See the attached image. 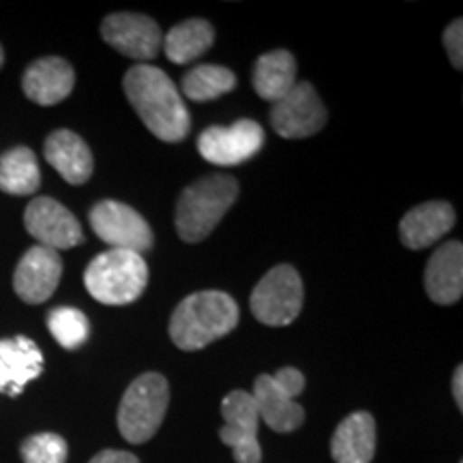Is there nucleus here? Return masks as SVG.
Segmentation results:
<instances>
[{"mask_svg":"<svg viewBox=\"0 0 463 463\" xmlns=\"http://www.w3.org/2000/svg\"><path fill=\"white\" fill-rule=\"evenodd\" d=\"M101 34L108 45L136 61H153L164 43L157 22L142 14L108 15L101 24Z\"/></svg>","mask_w":463,"mask_h":463,"instance_id":"12","label":"nucleus"},{"mask_svg":"<svg viewBox=\"0 0 463 463\" xmlns=\"http://www.w3.org/2000/svg\"><path fill=\"white\" fill-rule=\"evenodd\" d=\"M170 403V386L161 373H144L125 391L118 405V430L131 444L148 442L159 431Z\"/></svg>","mask_w":463,"mask_h":463,"instance_id":"5","label":"nucleus"},{"mask_svg":"<svg viewBox=\"0 0 463 463\" xmlns=\"http://www.w3.org/2000/svg\"><path fill=\"white\" fill-rule=\"evenodd\" d=\"M251 397L258 405L260 420H264L273 431L289 433L303 425V405L297 403V397L283 389L273 375H260L253 384Z\"/></svg>","mask_w":463,"mask_h":463,"instance_id":"16","label":"nucleus"},{"mask_svg":"<svg viewBox=\"0 0 463 463\" xmlns=\"http://www.w3.org/2000/svg\"><path fill=\"white\" fill-rule=\"evenodd\" d=\"M223 427L219 430V438L225 447L232 449L236 463H260L262 449L258 442L260 414L251 392L232 391L222 403Z\"/></svg>","mask_w":463,"mask_h":463,"instance_id":"9","label":"nucleus"},{"mask_svg":"<svg viewBox=\"0 0 463 463\" xmlns=\"http://www.w3.org/2000/svg\"><path fill=\"white\" fill-rule=\"evenodd\" d=\"M67 442L56 433H37L22 444L24 463H67Z\"/></svg>","mask_w":463,"mask_h":463,"instance_id":"26","label":"nucleus"},{"mask_svg":"<svg viewBox=\"0 0 463 463\" xmlns=\"http://www.w3.org/2000/svg\"><path fill=\"white\" fill-rule=\"evenodd\" d=\"M239 198L236 178L215 174L183 191L176 204V232L184 242L204 241Z\"/></svg>","mask_w":463,"mask_h":463,"instance_id":"3","label":"nucleus"},{"mask_svg":"<svg viewBox=\"0 0 463 463\" xmlns=\"http://www.w3.org/2000/svg\"><path fill=\"white\" fill-rule=\"evenodd\" d=\"M148 283V266L140 253L108 249L86 266L84 286L103 305H129L142 297Z\"/></svg>","mask_w":463,"mask_h":463,"instance_id":"4","label":"nucleus"},{"mask_svg":"<svg viewBox=\"0 0 463 463\" xmlns=\"http://www.w3.org/2000/svg\"><path fill=\"white\" fill-rule=\"evenodd\" d=\"M305 289L297 269L279 264L266 273L251 292V314L266 326H288L303 309Z\"/></svg>","mask_w":463,"mask_h":463,"instance_id":"6","label":"nucleus"},{"mask_svg":"<svg viewBox=\"0 0 463 463\" xmlns=\"http://www.w3.org/2000/svg\"><path fill=\"white\" fill-rule=\"evenodd\" d=\"M125 95L142 123L164 142H181L191 129V116L181 90L161 69L140 62L125 73Z\"/></svg>","mask_w":463,"mask_h":463,"instance_id":"1","label":"nucleus"},{"mask_svg":"<svg viewBox=\"0 0 463 463\" xmlns=\"http://www.w3.org/2000/svg\"><path fill=\"white\" fill-rule=\"evenodd\" d=\"M236 89V75L219 65H198L183 78V92L194 101H213Z\"/></svg>","mask_w":463,"mask_h":463,"instance_id":"24","label":"nucleus"},{"mask_svg":"<svg viewBox=\"0 0 463 463\" xmlns=\"http://www.w3.org/2000/svg\"><path fill=\"white\" fill-rule=\"evenodd\" d=\"M335 463H372L375 455V420L369 412H354L339 422L331 438Z\"/></svg>","mask_w":463,"mask_h":463,"instance_id":"20","label":"nucleus"},{"mask_svg":"<svg viewBox=\"0 0 463 463\" xmlns=\"http://www.w3.org/2000/svg\"><path fill=\"white\" fill-rule=\"evenodd\" d=\"M3 62H5V52L0 48V67H3Z\"/></svg>","mask_w":463,"mask_h":463,"instance_id":"31","label":"nucleus"},{"mask_svg":"<svg viewBox=\"0 0 463 463\" xmlns=\"http://www.w3.org/2000/svg\"><path fill=\"white\" fill-rule=\"evenodd\" d=\"M297 86V61L288 50L260 56L253 69V89L264 101L277 103Z\"/></svg>","mask_w":463,"mask_h":463,"instance_id":"21","label":"nucleus"},{"mask_svg":"<svg viewBox=\"0 0 463 463\" xmlns=\"http://www.w3.org/2000/svg\"><path fill=\"white\" fill-rule=\"evenodd\" d=\"M90 225L95 234L112 249L142 253L153 247V230L136 208L116 200H103L92 206Z\"/></svg>","mask_w":463,"mask_h":463,"instance_id":"7","label":"nucleus"},{"mask_svg":"<svg viewBox=\"0 0 463 463\" xmlns=\"http://www.w3.org/2000/svg\"><path fill=\"white\" fill-rule=\"evenodd\" d=\"M75 84L73 67L65 58L48 56L34 61L24 71L22 89L26 97L39 106H56L71 95Z\"/></svg>","mask_w":463,"mask_h":463,"instance_id":"15","label":"nucleus"},{"mask_svg":"<svg viewBox=\"0 0 463 463\" xmlns=\"http://www.w3.org/2000/svg\"><path fill=\"white\" fill-rule=\"evenodd\" d=\"M215 43V28L206 20H187L172 26L164 39L167 61L174 65H187L195 58L211 50Z\"/></svg>","mask_w":463,"mask_h":463,"instance_id":"22","label":"nucleus"},{"mask_svg":"<svg viewBox=\"0 0 463 463\" xmlns=\"http://www.w3.org/2000/svg\"><path fill=\"white\" fill-rule=\"evenodd\" d=\"M24 225L28 234L48 249H71L84 242V232L73 213L52 198H34L26 206Z\"/></svg>","mask_w":463,"mask_h":463,"instance_id":"11","label":"nucleus"},{"mask_svg":"<svg viewBox=\"0 0 463 463\" xmlns=\"http://www.w3.org/2000/svg\"><path fill=\"white\" fill-rule=\"evenodd\" d=\"M45 161L71 184H84L90 178L92 167V153L78 133L69 129H58L45 140L43 146Z\"/></svg>","mask_w":463,"mask_h":463,"instance_id":"19","label":"nucleus"},{"mask_svg":"<svg viewBox=\"0 0 463 463\" xmlns=\"http://www.w3.org/2000/svg\"><path fill=\"white\" fill-rule=\"evenodd\" d=\"M273 129L288 140L316 136L326 123V108L314 86L309 82H297L283 99L273 106L270 112Z\"/></svg>","mask_w":463,"mask_h":463,"instance_id":"10","label":"nucleus"},{"mask_svg":"<svg viewBox=\"0 0 463 463\" xmlns=\"http://www.w3.org/2000/svg\"><path fill=\"white\" fill-rule=\"evenodd\" d=\"M273 378L279 382V384L283 386V389L292 392L294 397H298L300 392L305 391V375L298 372V369L294 367H283L279 369V372L273 373Z\"/></svg>","mask_w":463,"mask_h":463,"instance_id":"28","label":"nucleus"},{"mask_svg":"<svg viewBox=\"0 0 463 463\" xmlns=\"http://www.w3.org/2000/svg\"><path fill=\"white\" fill-rule=\"evenodd\" d=\"M62 277V260L58 251L34 245L24 253L14 275L15 294L28 305L45 303L56 292Z\"/></svg>","mask_w":463,"mask_h":463,"instance_id":"13","label":"nucleus"},{"mask_svg":"<svg viewBox=\"0 0 463 463\" xmlns=\"http://www.w3.org/2000/svg\"><path fill=\"white\" fill-rule=\"evenodd\" d=\"M264 129L256 120L241 118L230 127H208L198 137V150L215 165H241L264 146Z\"/></svg>","mask_w":463,"mask_h":463,"instance_id":"8","label":"nucleus"},{"mask_svg":"<svg viewBox=\"0 0 463 463\" xmlns=\"http://www.w3.org/2000/svg\"><path fill=\"white\" fill-rule=\"evenodd\" d=\"M42 184V170L31 148L17 146L0 157V189L9 195H33Z\"/></svg>","mask_w":463,"mask_h":463,"instance_id":"23","label":"nucleus"},{"mask_svg":"<svg viewBox=\"0 0 463 463\" xmlns=\"http://www.w3.org/2000/svg\"><path fill=\"white\" fill-rule=\"evenodd\" d=\"M425 289L438 305H455L463 294V245L444 242L433 251L425 269Z\"/></svg>","mask_w":463,"mask_h":463,"instance_id":"17","label":"nucleus"},{"mask_svg":"<svg viewBox=\"0 0 463 463\" xmlns=\"http://www.w3.org/2000/svg\"><path fill=\"white\" fill-rule=\"evenodd\" d=\"M241 311L230 294L204 289L181 300L170 317V337L184 352H195L225 337L239 324Z\"/></svg>","mask_w":463,"mask_h":463,"instance_id":"2","label":"nucleus"},{"mask_svg":"<svg viewBox=\"0 0 463 463\" xmlns=\"http://www.w3.org/2000/svg\"><path fill=\"white\" fill-rule=\"evenodd\" d=\"M48 328L52 337L65 350H78L90 335L89 317L75 307H58V309L50 311Z\"/></svg>","mask_w":463,"mask_h":463,"instance_id":"25","label":"nucleus"},{"mask_svg":"<svg viewBox=\"0 0 463 463\" xmlns=\"http://www.w3.org/2000/svg\"><path fill=\"white\" fill-rule=\"evenodd\" d=\"M43 373V354L28 337L0 339V392L22 395L26 384Z\"/></svg>","mask_w":463,"mask_h":463,"instance_id":"14","label":"nucleus"},{"mask_svg":"<svg viewBox=\"0 0 463 463\" xmlns=\"http://www.w3.org/2000/svg\"><path fill=\"white\" fill-rule=\"evenodd\" d=\"M455 225V208L449 202H425L414 206L399 223V239L408 249H427Z\"/></svg>","mask_w":463,"mask_h":463,"instance_id":"18","label":"nucleus"},{"mask_svg":"<svg viewBox=\"0 0 463 463\" xmlns=\"http://www.w3.org/2000/svg\"><path fill=\"white\" fill-rule=\"evenodd\" d=\"M453 397L457 405H459V410H463V367L455 369V375H453Z\"/></svg>","mask_w":463,"mask_h":463,"instance_id":"30","label":"nucleus"},{"mask_svg":"<svg viewBox=\"0 0 463 463\" xmlns=\"http://www.w3.org/2000/svg\"><path fill=\"white\" fill-rule=\"evenodd\" d=\"M89 463H140V459L127 450H101Z\"/></svg>","mask_w":463,"mask_h":463,"instance_id":"29","label":"nucleus"},{"mask_svg":"<svg viewBox=\"0 0 463 463\" xmlns=\"http://www.w3.org/2000/svg\"><path fill=\"white\" fill-rule=\"evenodd\" d=\"M463 22L455 20L447 31H444V48L449 52L450 65L455 69L463 67Z\"/></svg>","mask_w":463,"mask_h":463,"instance_id":"27","label":"nucleus"}]
</instances>
